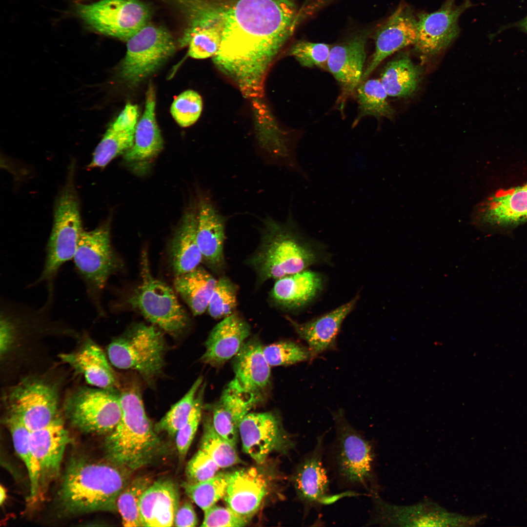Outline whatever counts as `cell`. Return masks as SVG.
<instances>
[{"instance_id":"obj_1","label":"cell","mask_w":527,"mask_h":527,"mask_svg":"<svg viewBox=\"0 0 527 527\" xmlns=\"http://www.w3.org/2000/svg\"><path fill=\"white\" fill-rule=\"evenodd\" d=\"M298 14L294 0H190L184 36L203 28L216 31L221 43L214 63L239 88L253 90L263 86Z\"/></svg>"},{"instance_id":"obj_2","label":"cell","mask_w":527,"mask_h":527,"mask_svg":"<svg viewBox=\"0 0 527 527\" xmlns=\"http://www.w3.org/2000/svg\"><path fill=\"white\" fill-rule=\"evenodd\" d=\"M127 470L111 463L75 457L69 461L57 496L66 515L117 511L118 497L129 483Z\"/></svg>"},{"instance_id":"obj_3","label":"cell","mask_w":527,"mask_h":527,"mask_svg":"<svg viewBox=\"0 0 527 527\" xmlns=\"http://www.w3.org/2000/svg\"><path fill=\"white\" fill-rule=\"evenodd\" d=\"M335 436L325 450L327 468L340 488L364 490L369 496L380 493L374 441L356 429L342 409L331 412Z\"/></svg>"},{"instance_id":"obj_4","label":"cell","mask_w":527,"mask_h":527,"mask_svg":"<svg viewBox=\"0 0 527 527\" xmlns=\"http://www.w3.org/2000/svg\"><path fill=\"white\" fill-rule=\"evenodd\" d=\"M119 398L121 417L107 434L104 446L109 461L129 472L152 461L160 450L161 443L147 416L138 386H125Z\"/></svg>"},{"instance_id":"obj_5","label":"cell","mask_w":527,"mask_h":527,"mask_svg":"<svg viewBox=\"0 0 527 527\" xmlns=\"http://www.w3.org/2000/svg\"><path fill=\"white\" fill-rule=\"evenodd\" d=\"M317 259L290 215L284 223L269 216L264 219L259 246L246 262L260 285L305 270Z\"/></svg>"},{"instance_id":"obj_6","label":"cell","mask_w":527,"mask_h":527,"mask_svg":"<svg viewBox=\"0 0 527 527\" xmlns=\"http://www.w3.org/2000/svg\"><path fill=\"white\" fill-rule=\"evenodd\" d=\"M162 331L154 325H132L108 346L110 363L118 368L136 371L152 383L165 364L166 344Z\"/></svg>"},{"instance_id":"obj_7","label":"cell","mask_w":527,"mask_h":527,"mask_svg":"<svg viewBox=\"0 0 527 527\" xmlns=\"http://www.w3.org/2000/svg\"><path fill=\"white\" fill-rule=\"evenodd\" d=\"M141 277V282L127 300L128 304L163 332L180 336L188 326V315L174 290L151 274L145 251L142 255Z\"/></svg>"},{"instance_id":"obj_8","label":"cell","mask_w":527,"mask_h":527,"mask_svg":"<svg viewBox=\"0 0 527 527\" xmlns=\"http://www.w3.org/2000/svg\"><path fill=\"white\" fill-rule=\"evenodd\" d=\"M74 166L56 201L53 227L47 246L44 265L37 283L50 281L60 267L72 259L83 229L79 199L74 182Z\"/></svg>"},{"instance_id":"obj_9","label":"cell","mask_w":527,"mask_h":527,"mask_svg":"<svg viewBox=\"0 0 527 527\" xmlns=\"http://www.w3.org/2000/svg\"><path fill=\"white\" fill-rule=\"evenodd\" d=\"M372 509L366 526L383 527H473L484 515L467 516L448 511L428 499L411 505L389 503L380 493L370 496Z\"/></svg>"},{"instance_id":"obj_10","label":"cell","mask_w":527,"mask_h":527,"mask_svg":"<svg viewBox=\"0 0 527 527\" xmlns=\"http://www.w3.org/2000/svg\"><path fill=\"white\" fill-rule=\"evenodd\" d=\"M75 266L86 286L89 297L96 301L109 278L121 266L111 245L108 224L90 231L82 230L73 257Z\"/></svg>"},{"instance_id":"obj_11","label":"cell","mask_w":527,"mask_h":527,"mask_svg":"<svg viewBox=\"0 0 527 527\" xmlns=\"http://www.w3.org/2000/svg\"><path fill=\"white\" fill-rule=\"evenodd\" d=\"M126 42L119 74L131 84H136L154 73L176 49L173 38L166 29L148 23Z\"/></svg>"},{"instance_id":"obj_12","label":"cell","mask_w":527,"mask_h":527,"mask_svg":"<svg viewBox=\"0 0 527 527\" xmlns=\"http://www.w3.org/2000/svg\"><path fill=\"white\" fill-rule=\"evenodd\" d=\"M76 10L84 23L105 35L127 41L148 23L150 11L139 0H100L78 3Z\"/></svg>"},{"instance_id":"obj_13","label":"cell","mask_w":527,"mask_h":527,"mask_svg":"<svg viewBox=\"0 0 527 527\" xmlns=\"http://www.w3.org/2000/svg\"><path fill=\"white\" fill-rule=\"evenodd\" d=\"M65 411L71 423L82 432L108 434L121 417L119 394L114 390L82 387L68 398Z\"/></svg>"},{"instance_id":"obj_14","label":"cell","mask_w":527,"mask_h":527,"mask_svg":"<svg viewBox=\"0 0 527 527\" xmlns=\"http://www.w3.org/2000/svg\"><path fill=\"white\" fill-rule=\"evenodd\" d=\"M325 434L317 437L313 448L302 459L292 476L293 484L305 512L332 504L342 497L356 496L355 491L332 494L328 469L324 465Z\"/></svg>"},{"instance_id":"obj_15","label":"cell","mask_w":527,"mask_h":527,"mask_svg":"<svg viewBox=\"0 0 527 527\" xmlns=\"http://www.w3.org/2000/svg\"><path fill=\"white\" fill-rule=\"evenodd\" d=\"M8 413L18 418L31 431L42 428L58 415V397L51 385L36 380L23 381L9 391Z\"/></svg>"},{"instance_id":"obj_16","label":"cell","mask_w":527,"mask_h":527,"mask_svg":"<svg viewBox=\"0 0 527 527\" xmlns=\"http://www.w3.org/2000/svg\"><path fill=\"white\" fill-rule=\"evenodd\" d=\"M472 6L469 0L457 5L456 0H446L437 11L417 16V37L415 50L426 57L446 49L458 37V21L461 15Z\"/></svg>"},{"instance_id":"obj_17","label":"cell","mask_w":527,"mask_h":527,"mask_svg":"<svg viewBox=\"0 0 527 527\" xmlns=\"http://www.w3.org/2000/svg\"><path fill=\"white\" fill-rule=\"evenodd\" d=\"M243 451L257 463H263L274 450L286 452L294 443L279 418L271 412L248 413L239 428Z\"/></svg>"},{"instance_id":"obj_18","label":"cell","mask_w":527,"mask_h":527,"mask_svg":"<svg viewBox=\"0 0 527 527\" xmlns=\"http://www.w3.org/2000/svg\"><path fill=\"white\" fill-rule=\"evenodd\" d=\"M417 18L406 4L401 3L377 30L375 47L361 79L363 82L385 58L405 47L414 44L417 37Z\"/></svg>"},{"instance_id":"obj_19","label":"cell","mask_w":527,"mask_h":527,"mask_svg":"<svg viewBox=\"0 0 527 527\" xmlns=\"http://www.w3.org/2000/svg\"><path fill=\"white\" fill-rule=\"evenodd\" d=\"M69 434L58 415L51 423L30 433V444L39 475L40 496L59 475Z\"/></svg>"},{"instance_id":"obj_20","label":"cell","mask_w":527,"mask_h":527,"mask_svg":"<svg viewBox=\"0 0 527 527\" xmlns=\"http://www.w3.org/2000/svg\"><path fill=\"white\" fill-rule=\"evenodd\" d=\"M263 347L257 339L244 342L234 357V377L227 385L258 402L268 387L271 377V366L264 357Z\"/></svg>"},{"instance_id":"obj_21","label":"cell","mask_w":527,"mask_h":527,"mask_svg":"<svg viewBox=\"0 0 527 527\" xmlns=\"http://www.w3.org/2000/svg\"><path fill=\"white\" fill-rule=\"evenodd\" d=\"M367 36V31L358 33L330 49L326 65L341 85L342 107L361 82Z\"/></svg>"},{"instance_id":"obj_22","label":"cell","mask_w":527,"mask_h":527,"mask_svg":"<svg viewBox=\"0 0 527 527\" xmlns=\"http://www.w3.org/2000/svg\"><path fill=\"white\" fill-rule=\"evenodd\" d=\"M473 223L481 226H507L527 221V183L500 190L479 205Z\"/></svg>"},{"instance_id":"obj_23","label":"cell","mask_w":527,"mask_h":527,"mask_svg":"<svg viewBox=\"0 0 527 527\" xmlns=\"http://www.w3.org/2000/svg\"><path fill=\"white\" fill-rule=\"evenodd\" d=\"M197 211V240L203 262L213 271L219 273L225 266V219L208 198L200 199Z\"/></svg>"},{"instance_id":"obj_24","label":"cell","mask_w":527,"mask_h":527,"mask_svg":"<svg viewBox=\"0 0 527 527\" xmlns=\"http://www.w3.org/2000/svg\"><path fill=\"white\" fill-rule=\"evenodd\" d=\"M269 481L260 469L252 467L230 473L223 499L227 507L249 520L267 494Z\"/></svg>"},{"instance_id":"obj_25","label":"cell","mask_w":527,"mask_h":527,"mask_svg":"<svg viewBox=\"0 0 527 527\" xmlns=\"http://www.w3.org/2000/svg\"><path fill=\"white\" fill-rule=\"evenodd\" d=\"M250 334L249 324L238 314L223 319L210 332L201 361L212 366L223 365L235 357Z\"/></svg>"},{"instance_id":"obj_26","label":"cell","mask_w":527,"mask_h":527,"mask_svg":"<svg viewBox=\"0 0 527 527\" xmlns=\"http://www.w3.org/2000/svg\"><path fill=\"white\" fill-rule=\"evenodd\" d=\"M357 298L330 312L304 323L287 320L300 338L308 345L310 359L335 347L336 340L342 324L353 309Z\"/></svg>"},{"instance_id":"obj_27","label":"cell","mask_w":527,"mask_h":527,"mask_svg":"<svg viewBox=\"0 0 527 527\" xmlns=\"http://www.w3.org/2000/svg\"><path fill=\"white\" fill-rule=\"evenodd\" d=\"M138 117L137 106L127 103L96 147L89 168H103L115 157L124 154L132 146Z\"/></svg>"},{"instance_id":"obj_28","label":"cell","mask_w":527,"mask_h":527,"mask_svg":"<svg viewBox=\"0 0 527 527\" xmlns=\"http://www.w3.org/2000/svg\"><path fill=\"white\" fill-rule=\"evenodd\" d=\"M179 505V490L174 482L164 479L152 483L141 498L140 511L143 527L174 526Z\"/></svg>"},{"instance_id":"obj_29","label":"cell","mask_w":527,"mask_h":527,"mask_svg":"<svg viewBox=\"0 0 527 527\" xmlns=\"http://www.w3.org/2000/svg\"><path fill=\"white\" fill-rule=\"evenodd\" d=\"M323 278L316 272L304 270L276 280L269 295L276 307L284 310L301 308L320 292Z\"/></svg>"},{"instance_id":"obj_30","label":"cell","mask_w":527,"mask_h":527,"mask_svg":"<svg viewBox=\"0 0 527 527\" xmlns=\"http://www.w3.org/2000/svg\"><path fill=\"white\" fill-rule=\"evenodd\" d=\"M61 359L98 388L115 390L120 386L116 375L101 348L91 340L78 351L60 355Z\"/></svg>"},{"instance_id":"obj_31","label":"cell","mask_w":527,"mask_h":527,"mask_svg":"<svg viewBox=\"0 0 527 527\" xmlns=\"http://www.w3.org/2000/svg\"><path fill=\"white\" fill-rule=\"evenodd\" d=\"M197 211L191 209L185 214L170 242L169 261L175 277L193 270L203 262L197 240Z\"/></svg>"},{"instance_id":"obj_32","label":"cell","mask_w":527,"mask_h":527,"mask_svg":"<svg viewBox=\"0 0 527 527\" xmlns=\"http://www.w3.org/2000/svg\"><path fill=\"white\" fill-rule=\"evenodd\" d=\"M257 403L253 398L227 385L213 406L211 417L215 429L236 446L240 423Z\"/></svg>"},{"instance_id":"obj_33","label":"cell","mask_w":527,"mask_h":527,"mask_svg":"<svg viewBox=\"0 0 527 527\" xmlns=\"http://www.w3.org/2000/svg\"><path fill=\"white\" fill-rule=\"evenodd\" d=\"M155 107V92L150 85L146 95L144 110L136 127L133 145L124 154V160L128 162L151 159L163 148V140L156 119Z\"/></svg>"},{"instance_id":"obj_34","label":"cell","mask_w":527,"mask_h":527,"mask_svg":"<svg viewBox=\"0 0 527 527\" xmlns=\"http://www.w3.org/2000/svg\"><path fill=\"white\" fill-rule=\"evenodd\" d=\"M217 279L201 266L175 277V290L188 305L194 316L205 312Z\"/></svg>"},{"instance_id":"obj_35","label":"cell","mask_w":527,"mask_h":527,"mask_svg":"<svg viewBox=\"0 0 527 527\" xmlns=\"http://www.w3.org/2000/svg\"><path fill=\"white\" fill-rule=\"evenodd\" d=\"M422 74L421 68L403 55L388 62L380 80L388 96L405 98L416 90Z\"/></svg>"},{"instance_id":"obj_36","label":"cell","mask_w":527,"mask_h":527,"mask_svg":"<svg viewBox=\"0 0 527 527\" xmlns=\"http://www.w3.org/2000/svg\"><path fill=\"white\" fill-rule=\"evenodd\" d=\"M5 423L11 433L15 450L28 472L29 500L31 502H36L40 497L39 475L30 444L31 431L18 418L8 413Z\"/></svg>"},{"instance_id":"obj_37","label":"cell","mask_w":527,"mask_h":527,"mask_svg":"<svg viewBox=\"0 0 527 527\" xmlns=\"http://www.w3.org/2000/svg\"><path fill=\"white\" fill-rule=\"evenodd\" d=\"M387 96L381 80L369 79L361 82L356 90L359 115L356 122L365 116L392 119L395 111L387 100Z\"/></svg>"},{"instance_id":"obj_38","label":"cell","mask_w":527,"mask_h":527,"mask_svg":"<svg viewBox=\"0 0 527 527\" xmlns=\"http://www.w3.org/2000/svg\"><path fill=\"white\" fill-rule=\"evenodd\" d=\"M150 478L137 477L130 482L119 495L116 502L124 527H143L140 511L141 498L144 491L152 484Z\"/></svg>"},{"instance_id":"obj_39","label":"cell","mask_w":527,"mask_h":527,"mask_svg":"<svg viewBox=\"0 0 527 527\" xmlns=\"http://www.w3.org/2000/svg\"><path fill=\"white\" fill-rule=\"evenodd\" d=\"M200 449L207 453L220 468L228 467L242 463L236 446L215 429L211 417H206L204 421Z\"/></svg>"},{"instance_id":"obj_40","label":"cell","mask_w":527,"mask_h":527,"mask_svg":"<svg viewBox=\"0 0 527 527\" xmlns=\"http://www.w3.org/2000/svg\"><path fill=\"white\" fill-rule=\"evenodd\" d=\"M230 473H218L209 479L195 483L184 482L182 486L186 494L204 511L224 498Z\"/></svg>"},{"instance_id":"obj_41","label":"cell","mask_w":527,"mask_h":527,"mask_svg":"<svg viewBox=\"0 0 527 527\" xmlns=\"http://www.w3.org/2000/svg\"><path fill=\"white\" fill-rule=\"evenodd\" d=\"M203 381V378L199 377L194 382L185 394L171 406L156 425L154 427L156 431L166 432L171 436L176 435L189 418Z\"/></svg>"},{"instance_id":"obj_42","label":"cell","mask_w":527,"mask_h":527,"mask_svg":"<svg viewBox=\"0 0 527 527\" xmlns=\"http://www.w3.org/2000/svg\"><path fill=\"white\" fill-rule=\"evenodd\" d=\"M238 286L229 278L222 276L217 280L207 311L214 319H223L234 313L237 305Z\"/></svg>"},{"instance_id":"obj_43","label":"cell","mask_w":527,"mask_h":527,"mask_svg":"<svg viewBox=\"0 0 527 527\" xmlns=\"http://www.w3.org/2000/svg\"><path fill=\"white\" fill-rule=\"evenodd\" d=\"M263 352L271 366L289 365L310 359L308 347L289 340L264 346Z\"/></svg>"},{"instance_id":"obj_44","label":"cell","mask_w":527,"mask_h":527,"mask_svg":"<svg viewBox=\"0 0 527 527\" xmlns=\"http://www.w3.org/2000/svg\"><path fill=\"white\" fill-rule=\"evenodd\" d=\"M202 109L201 96L194 90H188L176 97L171 104L170 112L179 125L186 127L198 120Z\"/></svg>"},{"instance_id":"obj_45","label":"cell","mask_w":527,"mask_h":527,"mask_svg":"<svg viewBox=\"0 0 527 527\" xmlns=\"http://www.w3.org/2000/svg\"><path fill=\"white\" fill-rule=\"evenodd\" d=\"M205 387V384H202L188 419L175 435L176 447L181 460L186 456L201 419Z\"/></svg>"},{"instance_id":"obj_46","label":"cell","mask_w":527,"mask_h":527,"mask_svg":"<svg viewBox=\"0 0 527 527\" xmlns=\"http://www.w3.org/2000/svg\"><path fill=\"white\" fill-rule=\"evenodd\" d=\"M331 48L326 43L301 40L293 44L289 54L303 66L324 67L327 65Z\"/></svg>"},{"instance_id":"obj_47","label":"cell","mask_w":527,"mask_h":527,"mask_svg":"<svg viewBox=\"0 0 527 527\" xmlns=\"http://www.w3.org/2000/svg\"><path fill=\"white\" fill-rule=\"evenodd\" d=\"M221 43L219 34L211 28H203L195 32L188 43V55L197 59L213 57Z\"/></svg>"},{"instance_id":"obj_48","label":"cell","mask_w":527,"mask_h":527,"mask_svg":"<svg viewBox=\"0 0 527 527\" xmlns=\"http://www.w3.org/2000/svg\"><path fill=\"white\" fill-rule=\"evenodd\" d=\"M220 467L204 451L200 449L188 462L185 469L187 482L198 483L215 476Z\"/></svg>"},{"instance_id":"obj_49","label":"cell","mask_w":527,"mask_h":527,"mask_svg":"<svg viewBox=\"0 0 527 527\" xmlns=\"http://www.w3.org/2000/svg\"><path fill=\"white\" fill-rule=\"evenodd\" d=\"M204 527H241L246 525L248 520L239 515L229 507L214 505L204 511Z\"/></svg>"},{"instance_id":"obj_50","label":"cell","mask_w":527,"mask_h":527,"mask_svg":"<svg viewBox=\"0 0 527 527\" xmlns=\"http://www.w3.org/2000/svg\"><path fill=\"white\" fill-rule=\"evenodd\" d=\"M198 518L192 505L188 501L180 504L176 512L174 526L192 527L197 526Z\"/></svg>"},{"instance_id":"obj_51","label":"cell","mask_w":527,"mask_h":527,"mask_svg":"<svg viewBox=\"0 0 527 527\" xmlns=\"http://www.w3.org/2000/svg\"><path fill=\"white\" fill-rule=\"evenodd\" d=\"M514 26L527 35V15L515 23Z\"/></svg>"},{"instance_id":"obj_52","label":"cell","mask_w":527,"mask_h":527,"mask_svg":"<svg viewBox=\"0 0 527 527\" xmlns=\"http://www.w3.org/2000/svg\"><path fill=\"white\" fill-rule=\"evenodd\" d=\"M6 498V491L4 487L0 486V503L2 504Z\"/></svg>"},{"instance_id":"obj_53","label":"cell","mask_w":527,"mask_h":527,"mask_svg":"<svg viewBox=\"0 0 527 527\" xmlns=\"http://www.w3.org/2000/svg\"><path fill=\"white\" fill-rule=\"evenodd\" d=\"M314 0H304L303 6L301 8V10H304L309 4H310Z\"/></svg>"}]
</instances>
